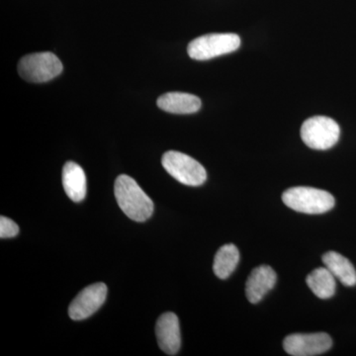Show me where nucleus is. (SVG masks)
<instances>
[{
  "label": "nucleus",
  "mask_w": 356,
  "mask_h": 356,
  "mask_svg": "<svg viewBox=\"0 0 356 356\" xmlns=\"http://www.w3.org/2000/svg\"><path fill=\"white\" fill-rule=\"evenodd\" d=\"M322 261L337 280L346 287L356 285V270L353 264L343 255L337 252H329L323 255Z\"/></svg>",
  "instance_id": "13"
},
{
  "label": "nucleus",
  "mask_w": 356,
  "mask_h": 356,
  "mask_svg": "<svg viewBox=\"0 0 356 356\" xmlns=\"http://www.w3.org/2000/svg\"><path fill=\"white\" fill-rule=\"evenodd\" d=\"M19 233V227L9 218L1 216L0 218V236L1 238H14Z\"/></svg>",
  "instance_id": "16"
},
{
  "label": "nucleus",
  "mask_w": 356,
  "mask_h": 356,
  "mask_svg": "<svg viewBox=\"0 0 356 356\" xmlns=\"http://www.w3.org/2000/svg\"><path fill=\"white\" fill-rule=\"evenodd\" d=\"M63 185L67 195L74 202H81L86 195V177L81 165L67 161L63 168Z\"/></svg>",
  "instance_id": "12"
},
{
  "label": "nucleus",
  "mask_w": 356,
  "mask_h": 356,
  "mask_svg": "<svg viewBox=\"0 0 356 356\" xmlns=\"http://www.w3.org/2000/svg\"><path fill=\"white\" fill-rule=\"evenodd\" d=\"M159 108L172 114L196 113L201 108L198 96L184 92H168L159 96L156 102Z\"/></svg>",
  "instance_id": "11"
},
{
  "label": "nucleus",
  "mask_w": 356,
  "mask_h": 356,
  "mask_svg": "<svg viewBox=\"0 0 356 356\" xmlns=\"http://www.w3.org/2000/svg\"><path fill=\"white\" fill-rule=\"evenodd\" d=\"M337 278L327 267H318L312 271L306 278L311 291L320 299H330L337 289Z\"/></svg>",
  "instance_id": "14"
},
{
  "label": "nucleus",
  "mask_w": 356,
  "mask_h": 356,
  "mask_svg": "<svg viewBox=\"0 0 356 356\" xmlns=\"http://www.w3.org/2000/svg\"><path fill=\"white\" fill-rule=\"evenodd\" d=\"M240 261V252L233 243L222 245L215 255L213 270L220 280H227Z\"/></svg>",
  "instance_id": "15"
},
{
  "label": "nucleus",
  "mask_w": 356,
  "mask_h": 356,
  "mask_svg": "<svg viewBox=\"0 0 356 356\" xmlns=\"http://www.w3.org/2000/svg\"><path fill=\"white\" fill-rule=\"evenodd\" d=\"M332 346V337L325 332L290 334L283 341V348L292 356L320 355L331 350Z\"/></svg>",
  "instance_id": "7"
},
{
  "label": "nucleus",
  "mask_w": 356,
  "mask_h": 356,
  "mask_svg": "<svg viewBox=\"0 0 356 356\" xmlns=\"http://www.w3.org/2000/svg\"><path fill=\"white\" fill-rule=\"evenodd\" d=\"M107 286L99 282L89 285L79 292L70 305L69 315L74 321H81L92 316L104 304Z\"/></svg>",
  "instance_id": "8"
},
{
  "label": "nucleus",
  "mask_w": 356,
  "mask_h": 356,
  "mask_svg": "<svg viewBox=\"0 0 356 356\" xmlns=\"http://www.w3.org/2000/svg\"><path fill=\"white\" fill-rule=\"evenodd\" d=\"M241 38L234 33H213L198 37L187 48L189 57L196 60H208L238 50Z\"/></svg>",
  "instance_id": "3"
},
{
  "label": "nucleus",
  "mask_w": 356,
  "mask_h": 356,
  "mask_svg": "<svg viewBox=\"0 0 356 356\" xmlns=\"http://www.w3.org/2000/svg\"><path fill=\"white\" fill-rule=\"evenodd\" d=\"M62 72V62L51 51L25 56L18 64L19 76L29 83H47L60 76Z\"/></svg>",
  "instance_id": "4"
},
{
  "label": "nucleus",
  "mask_w": 356,
  "mask_h": 356,
  "mask_svg": "<svg viewBox=\"0 0 356 356\" xmlns=\"http://www.w3.org/2000/svg\"><path fill=\"white\" fill-rule=\"evenodd\" d=\"M277 276L273 267L261 266L254 268L250 274L245 284V295L248 302L257 304L273 290L276 284Z\"/></svg>",
  "instance_id": "10"
},
{
  "label": "nucleus",
  "mask_w": 356,
  "mask_h": 356,
  "mask_svg": "<svg viewBox=\"0 0 356 356\" xmlns=\"http://www.w3.org/2000/svg\"><path fill=\"white\" fill-rule=\"evenodd\" d=\"M159 348L168 355H177L181 346V334L178 317L172 312L163 314L156 325Z\"/></svg>",
  "instance_id": "9"
},
{
  "label": "nucleus",
  "mask_w": 356,
  "mask_h": 356,
  "mask_svg": "<svg viewBox=\"0 0 356 356\" xmlns=\"http://www.w3.org/2000/svg\"><path fill=\"white\" fill-rule=\"evenodd\" d=\"M339 124L330 117H312L301 128V138L306 146L318 151L331 149L339 142Z\"/></svg>",
  "instance_id": "6"
},
{
  "label": "nucleus",
  "mask_w": 356,
  "mask_h": 356,
  "mask_svg": "<svg viewBox=\"0 0 356 356\" xmlns=\"http://www.w3.org/2000/svg\"><path fill=\"white\" fill-rule=\"evenodd\" d=\"M282 201L290 209L309 215L324 214L336 205L330 192L308 186H296L282 194Z\"/></svg>",
  "instance_id": "2"
},
{
  "label": "nucleus",
  "mask_w": 356,
  "mask_h": 356,
  "mask_svg": "<svg viewBox=\"0 0 356 356\" xmlns=\"http://www.w3.org/2000/svg\"><path fill=\"white\" fill-rule=\"evenodd\" d=\"M161 163L173 178L187 186H200L207 179V172L203 165L180 152H166L161 159Z\"/></svg>",
  "instance_id": "5"
},
{
  "label": "nucleus",
  "mask_w": 356,
  "mask_h": 356,
  "mask_svg": "<svg viewBox=\"0 0 356 356\" xmlns=\"http://www.w3.org/2000/svg\"><path fill=\"white\" fill-rule=\"evenodd\" d=\"M114 193L119 207L131 220L145 222L153 215V201L134 178L119 175L115 180Z\"/></svg>",
  "instance_id": "1"
}]
</instances>
